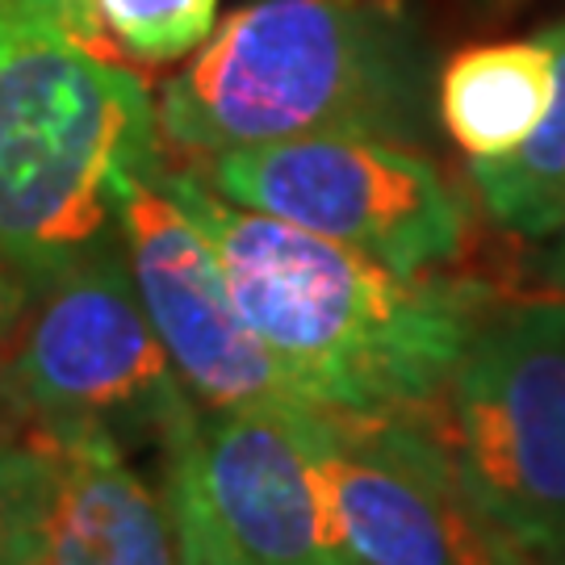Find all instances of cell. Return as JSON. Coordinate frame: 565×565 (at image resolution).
<instances>
[{
    "label": "cell",
    "mask_w": 565,
    "mask_h": 565,
    "mask_svg": "<svg viewBox=\"0 0 565 565\" xmlns=\"http://www.w3.org/2000/svg\"><path fill=\"white\" fill-rule=\"evenodd\" d=\"M160 184L205 235L243 323L323 411L419 419L494 310L482 285L398 273L226 202L198 172L160 163Z\"/></svg>",
    "instance_id": "6da1fadb"
},
{
    "label": "cell",
    "mask_w": 565,
    "mask_h": 565,
    "mask_svg": "<svg viewBox=\"0 0 565 565\" xmlns=\"http://www.w3.org/2000/svg\"><path fill=\"white\" fill-rule=\"evenodd\" d=\"M436 72L406 0H252L163 84L156 121L193 160L306 135L427 147Z\"/></svg>",
    "instance_id": "7a4b0ae2"
},
{
    "label": "cell",
    "mask_w": 565,
    "mask_h": 565,
    "mask_svg": "<svg viewBox=\"0 0 565 565\" xmlns=\"http://www.w3.org/2000/svg\"><path fill=\"white\" fill-rule=\"evenodd\" d=\"M151 168L160 121L139 72L25 18L0 30V256L21 281L114 239L121 189Z\"/></svg>",
    "instance_id": "3957f363"
},
{
    "label": "cell",
    "mask_w": 565,
    "mask_h": 565,
    "mask_svg": "<svg viewBox=\"0 0 565 565\" xmlns=\"http://www.w3.org/2000/svg\"><path fill=\"white\" fill-rule=\"evenodd\" d=\"M419 427L503 541L532 557L565 541L562 294L490 310Z\"/></svg>",
    "instance_id": "277c9868"
},
{
    "label": "cell",
    "mask_w": 565,
    "mask_h": 565,
    "mask_svg": "<svg viewBox=\"0 0 565 565\" xmlns=\"http://www.w3.org/2000/svg\"><path fill=\"white\" fill-rule=\"evenodd\" d=\"M189 390L151 331L118 235L30 289L0 352V411L30 427H109L163 440Z\"/></svg>",
    "instance_id": "5b68a950"
},
{
    "label": "cell",
    "mask_w": 565,
    "mask_h": 565,
    "mask_svg": "<svg viewBox=\"0 0 565 565\" xmlns=\"http://www.w3.org/2000/svg\"><path fill=\"white\" fill-rule=\"evenodd\" d=\"M218 198L356 247L398 273L452 264L469 243L465 189L424 147L373 135L235 147L198 172Z\"/></svg>",
    "instance_id": "8992f818"
},
{
    "label": "cell",
    "mask_w": 565,
    "mask_h": 565,
    "mask_svg": "<svg viewBox=\"0 0 565 565\" xmlns=\"http://www.w3.org/2000/svg\"><path fill=\"white\" fill-rule=\"evenodd\" d=\"M302 427L327 527L348 565H494L511 545L465 503L419 419L315 406Z\"/></svg>",
    "instance_id": "52a82bcc"
},
{
    "label": "cell",
    "mask_w": 565,
    "mask_h": 565,
    "mask_svg": "<svg viewBox=\"0 0 565 565\" xmlns=\"http://www.w3.org/2000/svg\"><path fill=\"white\" fill-rule=\"evenodd\" d=\"M114 231L142 315L193 403L205 411L315 406L243 323L210 243L168 198L160 168L121 189Z\"/></svg>",
    "instance_id": "ba28073f"
},
{
    "label": "cell",
    "mask_w": 565,
    "mask_h": 565,
    "mask_svg": "<svg viewBox=\"0 0 565 565\" xmlns=\"http://www.w3.org/2000/svg\"><path fill=\"white\" fill-rule=\"evenodd\" d=\"M315 406L205 411L193 436L202 499L243 565H348L306 448Z\"/></svg>",
    "instance_id": "9c48e42d"
},
{
    "label": "cell",
    "mask_w": 565,
    "mask_h": 565,
    "mask_svg": "<svg viewBox=\"0 0 565 565\" xmlns=\"http://www.w3.org/2000/svg\"><path fill=\"white\" fill-rule=\"evenodd\" d=\"M42 482L25 565H177L168 499L109 427H30Z\"/></svg>",
    "instance_id": "30bf717a"
},
{
    "label": "cell",
    "mask_w": 565,
    "mask_h": 565,
    "mask_svg": "<svg viewBox=\"0 0 565 565\" xmlns=\"http://www.w3.org/2000/svg\"><path fill=\"white\" fill-rule=\"evenodd\" d=\"M553 97V55L541 39L465 46L436 72V121L469 160L503 156L532 135Z\"/></svg>",
    "instance_id": "8fae6325"
},
{
    "label": "cell",
    "mask_w": 565,
    "mask_h": 565,
    "mask_svg": "<svg viewBox=\"0 0 565 565\" xmlns=\"http://www.w3.org/2000/svg\"><path fill=\"white\" fill-rule=\"evenodd\" d=\"M536 39L553 55V97L545 118L503 156L469 160V198L490 223L515 239L541 243L565 226V18Z\"/></svg>",
    "instance_id": "7c38bea8"
},
{
    "label": "cell",
    "mask_w": 565,
    "mask_h": 565,
    "mask_svg": "<svg viewBox=\"0 0 565 565\" xmlns=\"http://www.w3.org/2000/svg\"><path fill=\"white\" fill-rule=\"evenodd\" d=\"M105 39L126 63L189 60L218 25V0H97Z\"/></svg>",
    "instance_id": "4fadbf2b"
},
{
    "label": "cell",
    "mask_w": 565,
    "mask_h": 565,
    "mask_svg": "<svg viewBox=\"0 0 565 565\" xmlns=\"http://www.w3.org/2000/svg\"><path fill=\"white\" fill-rule=\"evenodd\" d=\"M198 406H189L177 415L168 431H163V499H168V515H172V532H177V565H243L235 548L226 545L218 532L210 507L198 486V469H193V436H198Z\"/></svg>",
    "instance_id": "5bb4252c"
},
{
    "label": "cell",
    "mask_w": 565,
    "mask_h": 565,
    "mask_svg": "<svg viewBox=\"0 0 565 565\" xmlns=\"http://www.w3.org/2000/svg\"><path fill=\"white\" fill-rule=\"evenodd\" d=\"M39 482V440L13 419H0V565H25Z\"/></svg>",
    "instance_id": "9a60e30c"
},
{
    "label": "cell",
    "mask_w": 565,
    "mask_h": 565,
    "mask_svg": "<svg viewBox=\"0 0 565 565\" xmlns=\"http://www.w3.org/2000/svg\"><path fill=\"white\" fill-rule=\"evenodd\" d=\"M25 302H30V285L21 281L18 268L0 256V352L13 340L21 315H25Z\"/></svg>",
    "instance_id": "2e32d148"
},
{
    "label": "cell",
    "mask_w": 565,
    "mask_h": 565,
    "mask_svg": "<svg viewBox=\"0 0 565 565\" xmlns=\"http://www.w3.org/2000/svg\"><path fill=\"white\" fill-rule=\"evenodd\" d=\"M541 256H536V285L545 294H562L565 298V226L553 231L548 239H541Z\"/></svg>",
    "instance_id": "e0dca14e"
},
{
    "label": "cell",
    "mask_w": 565,
    "mask_h": 565,
    "mask_svg": "<svg viewBox=\"0 0 565 565\" xmlns=\"http://www.w3.org/2000/svg\"><path fill=\"white\" fill-rule=\"evenodd\" d=\"M494 565H536V557H532V553H524V548L507 545L503 553L494 557Z\"/></svg>",
    "instance_id": "ac0fdd59"
},
{
    "label": "cell",
    "mask_w": 565,
    "mask_h": 565,
    "mask_svg": "<svg viewBox=\"0 0 565 565\" xmlns=\"http://www.w3.org/2000/svg\"><path fill=\"white\" fill-rule=\"evenodd\" d=\"M536 565H565V541H557L553 548L536 553Z\"/></svg>",
    "instance_id": "d6986e66"
},
{
    "label": "cell",
    "mask_w": 565,
    "mask_h": 565,
    "mask_svg": "<svg viewBox=\"0 0 565 565\" xmlns=\"http://www.w3.org/2000/svg\"><path fill=\"white\" fill-rule=\"evenodd\" d=\"M486 13H511V9H520L524 0H478Z\"/></svg>",
    "instance_id": "ffe728a7"
},
{
    "label": "cell",
    "mask_w": 565,
    "mask_h": 565,
    "mask_svg": "<svg viewBox=\"0 0 565 565\" xmlns=\"http://www.w3.org/2000/svg\"><path fill=\"white\" fill-rule=\"evenodd\" d=\"M9 21H18V9H13V4H9V0H0V30H4V25H9Z\"/></svg>",
    "instance_id": "44dd1931"
},
{
    "label": "cell",
    "mask_w": 565,
    "mask_h": 565,
    "mask_svg": "<svg viewBox=\"0 0 565 565\" xmlns=\"http://www.w3.org/2000/svg\"><path fill=\"white\" fill-rule=\"evenodd\" d=\"M0 419H9V415H4V411H0Z\"/></svg>",
    "instance_id": "7402d4cb"
}]
</instances>
